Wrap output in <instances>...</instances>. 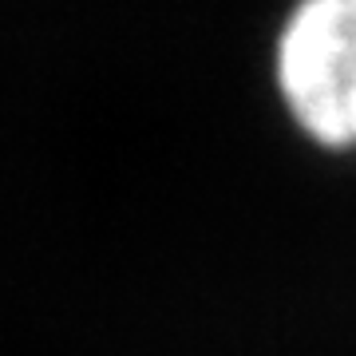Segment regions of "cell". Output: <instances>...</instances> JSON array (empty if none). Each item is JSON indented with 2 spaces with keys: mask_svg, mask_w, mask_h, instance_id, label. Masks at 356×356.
<instances>
[{
  "mask_svg": "<svg viewBox=\"0 0 356 356\" xmlns=\"http://www.w3.org/2000/svg\"><path fill=\"white\" fill-rule=\"evenodd\" d=\"M281 103L317 147H356V0H309L277 32Z\"/></svg>",
  "mask_w": 356,
  "mask_h": 356,
  "instance_id": "obj_1",
  "label": "cell"
}]
</instances>
